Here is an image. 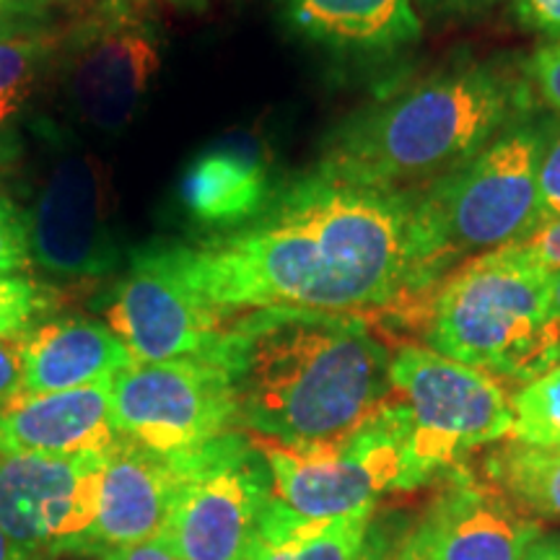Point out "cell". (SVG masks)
<instances>
[{
	"label": "cell",
	"mask_w": 560,
	"mask_h": 560,
	"mask_svg": "<svg viewBox=\"0 0 560 560\" xmlns=\"http://www.w3.org/2000/svg\"><path fill=\"white\" fill-rule=\"evenodd\" d=\"M514 441L537 446H560V363L524 382L511 395Z\"/></svg>",
	"instance_id": "603a6c76"
},
{
	"label": "cell",
	"mask_w": 560,
	"mask_h": 560,
	"mask_svg": "<svg viewBox=\"0 0 560 560\" xmlns=\"http://www.w3.org/2000/svg\"><path fill=\"white\" fill-rule=\"evenodd\" d=\"M392 560H429V558H425L423 552H420L416 540H412V537H408V540L402 542V548L397 550V556L392 558Z\"/></svg>",
	"instance_id": "8d00e7d4"
},
{
	"label": "cell",
	"mask_w": 560,
	"mask_h": 560,
	"mask_svg": "<svg viewBox=\"0 0 560 560\" xmlns=\"http://www.w3.org/2000/svg\"><path fill=\"white\" fill-rule=\"evenodd\" d=\"M179 482L177 454L166 457L117 439L104 457L96 520L83 535L62 545L60 552L104 558L130 545L159 540L170 522Z\"/></svg>",
	"instance_id": "9a60e30c"
},
{
	"label": "cell",
	"mask_w": 560,
	"mask_h": 560,
	"mask_svg": "<svg viewBox=\"0 0 560 560\" xmlns=\"http://www.w3.org/2000/svg\"><path fill=\"white\" fill-rule=\"evenodd\" d=\"M32 265L30 213L0 195V276H19Z\"/></svg>",
	"instance_id": "d4e9b609"
},
{
	"label": "cell",
	"mask_w": 560,
	"mask_h": 560,
	"mask_svg": "<svg viewBox=\"0 0 560 560\" xmlns=\"http://www.w3.org/2000/svg\"><path fill=\"white\" fill-rule=\"evenodd\" d=\"M215 363L229 374L240 431L280 444L346 436L392 395L389 348L359 314L242 312Z\"/></svg>",
	"instance_id": "7a4b0ae2"
},
{
	"label": "cell",
	"mask_w": 560,
	"mask_h": 560,
	"mask_svg": "<svg viewBox=\"0 0 560 560\" xmlns=\"http://www.w3.org/2000/svg\"><path fill=\"white\" fill-rule=\"evenodd\" d=\"M0 560H34V558L30 556V552L16 548V545L9 540V535L0 529Z\"/></svg>",
	"instance_id": "d590c367"
},
{
	"label": "cell",
	"mask_w": 560,
	"mask_h": 560,
	"mask_svg": "<svg viewBox=\"0 0 560 560\" xmlns=\"http://www.w3.org/2000/svg\"><path fill=\"white\" fill-rule=\"evenodd\" d=\"M429 9L439 13H454V16H465V13H482L493 9L499 0H420Z\"/></svg>",
	"instance_id": "d6a6232c"
},
{
	"label": "cell",
	"mask_w": 560,
	"mask_h": 560,
	"mask_svg": "<svg viewBox=\"0 0 560 560\" xmlns=\"http://www.w3.org/2000/svg\"><path fill=\"white\" fill-rule=\"evenodd\" d=\"M21 392L50 395L112 382L132 363L130 350L107 325L62 317L32 327L19 338Z\"/></svg>",
	"instance_id": "ac0fdd59"
},
{
	"label": "cell",
	"mask_w": 560,
	"mask_h": 560,
	"mask_svg": "<svg viewBox=\"0 0 560 560\" xmlns=\"http://www.w3.org/2000/svg\"><path fill=\"white\" fill-rule=\"evenodd\" d=\"M529 86L535 91V100L552 109L560 117V39L542 42L535 52L524 60Z\"/></svg>",
	"instance_id": "83f0119b"
},
{
	"label": "cell",
	"mask_w": 560,
	"mask_h": 560,
	"mask_svg": "<svg viewBox=\"0 0 560 560\" xmlns=\"http://www.w3.org/2000/svg\"><path fill=\"white\" fill-rule=\"evenodd\" d=\"M550 117L529 112L486 149L410 195V270L402 312L475 257L529 240L537 231L540 159Z\"/></svg>",
	"instance_id": "277c9868"
},
{
	"label": "cell",
	"mask_w": 560,
	"mask_h": 560,
	"mask_svg": "<svg viewBox=\"0 0 560 560\" xmlns=\"http://www.w3.org/2000/svg\"><path fill=\"white\" fill-rule=\"evenodd\" d=\"M276 192L265 159L244 145H215L195 156L182 174L179 200L200 226L240 229Z\"/></svg>",
	"instance_id": "d6986e66"
},
{
	"label": "cell",
	"mask_w": 560,
	"mask_h": 560,
	"mask_svg": "<svg viewBox=\"0 0 560 560\" xmlns=\"http://www.w3.org/2000/svg\"><path fill=\"white\" fill-rule=\"evenodd\" d=\"M369 522L371 514L310 520L272 499L247 560H361Z\"/></svg>",
	"instance_id": "ffe728a7"
},
{
	"label": "cell",
	"mask_w": 560,
	"mask_h": 560,
	"mask_svg": "<svg viewBox=\"0 0 560 560\" xmlns=\"http://www.w3.org/2000/svg\"><path fill=\"white\" fill-rule=\"evenodd\" d=\"M482 478L503 490L527 516L560 522V446L499 441L482 459Z\"/></svg>",
	"instance_id": "44dd1931"
},
{
	"label": "cell",
	"mask_w": 560,
	"mask_h": 560,
	"mask_svg": "<svg viewBox=\"0 0 560 560\" xmlns=\"http://www.w3.org/2000/svg\"><path fill=\"white\" fill-rule=\"evenodd\" d=\"M195 296L236 317L252 310L402 312L410 195L330 164L276 187L255 219L200 244H153Z\"/></svg>",
	"instance_id": "6da1fadb"
},
{
	"label": "cell",
	"mask_w": 560,
	"mask_h": 560,
	"mask_svg": "<svg viewBox=\"0 0 560 560\" xmlns=\"http://www.w3.org/2000/svg\"><path fill=\"white\" fill-rule=\"evenodd\" d=\"M112 382L91 387L21 395L0 402V452L39 457H89L117 444Z\"/></svg>",
	"instance_id": "2e32d148"
},
{
	"label": "cell",
	"mask_w": 560,
	"mask_h": 560,
	"mask_svg": "<svg viewBox=\"0 0 560 560\" xmlns=\"http://www.w3.org/2000/svg\"><path fill=\"white\" fill-rule=\"evenodd\" d=\"M104 317L136 363L215 361L231 322L195 296L153 247L132 252L130 268L104 299Z\"/></svg>",
	"instance_id": "7c38bea8"
},
{
	"label": "cell",
	"mask_w": 560,
	"mask_h": 560,
	"mask_svg": "<svg viewBox=\"0 0 560 560\" xmlns=\"http://www.w3.org/2000/svg\"><path fill=\"white\" fill-rule=\"evenodd\" d=\"M58 34H0V136L30 107L39 79L52 68Z\"/></svg>",
	"instance_id": "7402d4cb"
},
{
	"label": "cell",
	"mask_w": 560,
	"mask_h": 560,
	"mask_svg": "<svg viewBox=\"0 0 560 560\" xmlns=\"http://www.w3.org/2000/svg\"><path fill=\"white\" fill-rule=\"evenodd\" d=\"M299 39L353 58H384L416 45L423 21L412 0H280Z\"/></svg>",
	"instance_id": "e0dca14e"
},
{
	"label": "cell",
	"mask_w": 560,
	"mask_h": 560,
	"mask_svg": "<svg viewBox=\"0 0 560 560\" xmlns=\"http://www.w3.org/2000/svg\"><path fill=\"white\" fill-rule=\"evenodd\" d=\"M104 457L0 452V529L34 560L60 556L96 520Z\"/></svg>",
	"instance_id": "4fadbf2b"
},
{
	"label": "cell",
	"mask_w": 560,
	"mask_h": 560,
	"mask_svg": "<svg viewBox=\"0 0 560 560\" xmlns=\"http://www.w3.org/2000/svg\"><path fill=\"white\" fill-rule=\"evenodd\" d=\"M60 89L70 112L100 132H122L161 70V34L140 0H102L58 32Z\"/></svg>",
	"instance_id": "ba28073f"
},
{
	"label": "cell",
	"mask_w": 560,
	"mask_h": 560,
	"mask_svg": "<svg viewBox=\"0 0 560 560\" xmlns=\"http://www.w3.org/2000/svg\"><path fill=\"white\" fill-rule=\"evenodd\" d=\"M550 276L495 257L454 270L420 310L425 348L490 376L529 382L556 366L548 332Z\"/></svg>",
	"instance_id": "5b68a950"
},
{
	"label": "cell",
	"mask_w": 560,
	"mask_h": 560,
	"mask_svg": "<svg viewBox=\"0 0 560 560\" xmlns=\"http://www.w3.org/2000/svg\"><path fill=\"white\" fill-rule=\"evenodd\" d=\"M361 560H387V550H384V545L380 540H366V550H363Z\"/></svg>",
	"instance_id": "74e56055"
},
{
	"label": "cell",
	"mask_w": 560,
	"mask_h": 560,
	"mask_svg": "<svg viewBox=\"0 0 560 560\" xmlns=\"http://www.w3.org/2000/svg\"><path fill=\"white\" fill-rule=\"evenodd\" d=\"M408 412L395 397L355 431L317 444H280L257 439L268 462L272 493L293 514L310 520H342L374 514L384 493H402L408 486Z\"/></svg>",
	"instance_id": "52a82bcc"
},
{
	"label": "cell",
	"mask_w": 560,
	"mask_h": 560,
	"mask_svg": "<svg viewBox=\"0 0 560 560\" xmlns=\"http://www.w3.org/2000/svg\"><path fill=\"white\" fill-rule=\"evenodd\" d=\"M410 537L429 560H522L540 537V522L488 478L457 465Z\"/></svg>",
	"instance_id": "5bb4252c"
},
{
	"label": "cell",
	"mask_w": 560,
	"mask_h": 560,
	"mask_svg": "<svg viewBox=\"0 0 560 560\" xmlns=\"http://www.w3.org/2000/svg\"><path fill=\"white\" fill-rule=\"evenodd\" d=\"M177 457L182 482L161 537L177 560H247L276 499L255 441L231 431Z\"/></svg>",
	"instance_id": "9c48e42d"
},
{
	"label": "cell",
	"mask_w": 560,
	"mask_h": 560,
	"mask_svg": "<svg viewBox=\"0 0 560 560\" xmlns=\"http://www.w3.org/2000/svg\"><path fill=\"white\" fill-rule=\"evenodd\" d=\"M522 560H560V535L537 537L524 552Z\"/></svg>",
	"instance_id": "e575fe53"
},
{
	"label": "cell",
	"mask_w": 560,
	"mask_h": 560,
	"mask_svg": "<svg viewBox=\"0 0 560 560\" xmlns=\"http://www.w3.org/2000/svg\"><path fill=\"white\" fill-rule=\"evenodd\" d=\"M52 310V293L26 276H0V340H16Z\"/></svg>",
	"instance_id": "cb8c5ba5"
},
{
	"label": "cell",
	"mask_w": 560,
	"mask_h": 560,
	"mask_svg": "<svg viewBox=\"0 0 560 560\" xmlns=\"http://www.w3.org/2000/svg\"><path fill=\"white\" fill-rule=\"evenodd\" d=\"M540 202H537V231L560 219V117H550V130L545 138L540 159Z\"/></svg>",
	"instance_id": "4316f807"
},
{
	"label": "cell",
	"mask_w": 560,
	"mask_h": 560,
	"mask_svg": "<svg viewBox=\"0 0 560 560\" xmlns=\"http://www.w3.org/2000/svg\"><path fill=\"white\" fill-rule=\"evenodd\" d=\"M21 395V353L19 338L0 340V402Z\"/></svg>",
	"instance_id": "4dcf8cb0"
},
{
	"label": "cell",
	"mask_w": 560,
	"mask_h": 560,
	"mask_svg": "<svg viewBox=\"0 0 560 560\" xmlns=\"http://www.w3.org/2000/svg\"><path fill=\"white\" fill-rule=\"evenodd\" d=\"M529 112L535 91L524 60H459L348 115L327 138L322 164L412 192L457 170Z\"/></svg>",
	"instance_id": "3957f363"
},
{
	"label": "cell",
	"mask_w": 560,
	"mask_h": 560,
	"mask_svg": "<svg viewBox=\"0 0 560 560\" xmlns=\"http://www.w3.org/2000/svg\"><path fill=\"white\" fill-rule=\"evenodd\" d=\"M488 255L506 265H516V268L540 270L552 276V272L560 270V219L550 226L535 231L529 240L488 252Z\"/></svg>",
	"instance_id": "484cf974"
},
{
	"label": "cell",
	"mask_w": 560,
	"mask_h": 560,
	"mask_svg": "<svg viewBox=\"0 0 560 560\" xmlns=\"http://www.w3.org/2000/svg\"><path fill=\"white\" fill-rule=\"evenodd\" d=\"M50 30V0H0V34Z\"/></svg>",
	"instance_id": "f1b7e54d"
},
{
	"label": "cell",
	"mask_w": 560,
	"mask_h": 560,
	"mask_svg": "<svg viewBox=\"0 0 560 560\" xmlns=\"http://www.w3.org/2000/svg\"><path fill=\"white\" fill-rule=\"evenodd\" d=\"M511 13L516 24L545 42L560 39V0H511Z\"/></svg>",
	"instance_id": "f546056e"
},
{
	"label": "cell",
	"mask_w": 560,
	"mask_h": 560,
	"mask_svg": "<svg viewBox=\"0 0 560 560\" xmlns=\"http://www.w3.org/2000/svg\"><path fill=\"white\" fill-rule=\"evenodd\" d=\"M102 560H177V556H174L164 537H159V540L130 545V548L107 552Z\"/></svg>",
	"instance_id": "1f68e13d"
},
{
	"label": "cell",
	"mask_w": 560,
	"mask_h": 560,
	"mask_svg": "<svg viewBox=\"0 0 560 560\" xmlns=\"http://www.w3.org/2000/svg\"><path fill=\"white\" fill-rule=\"evenodd\" d=\"M170 3L179 5V9H202V5H206V0H170Z\"/></svg>",
	"instance_id": "f35d334b"
},
{
	"label": "cell",
	"mask_w": 560,
	"mask_h": 560,
	"mask_svg": "<svg viewBox=\"0 0 560 560\" xmlns=\"http://www.w3.org/2000/svg\"><path fill=\"white\" fill-rule=\"evenodd\" d=\"M548 332L560 361V270L550 276V310H548Z\"/></svg>",
	"instance_id": "836d02e7"
},
{
	"label": "cell",
	"mask_w": 560,
	"mask_h": 560,
	"mask_svg": "<svg viewBox=\"0 0 560 560\" xmlns=\"http://www.w3.org/2000/svg\"><path fill=\"white\" fill-rule=\"evenodd\" d=\"M109 392L117 436L166 457L240 431L229 374L215 361H132Z\"/></svg>",
	"instance_id": "30bf717a"
},
{
	"label": "cell",
	"mask_w": 560,
	"mask_h": 560,
	"mask_svg": "<svg viewBox=\"0 0 560 560\" xmlns=\"http://www.w3.org/2000/svg\"><path fill=\"white\" fill-rule=\"evenodd\" d=\"M392 397L408 412V486L418 490L462 465L465 454L511 436V397L488 371L425 346H402L389 363Z\"/></svg>",
	"instance_id": "8992f818"
},
{
	"label": "cell",
	"mask_w": 560,
	"mask_h": 560,
	"mask_svg": "<svg viewBox=\"0 0 560 560\" xmlns=\"http://www.w3.org/2000/svg\"><path fill=\"white\" fill-rule=\"evenodd\" d=\"M32 260L55 278L94 280L122 262L107 166L81 145H60L30 210Z\"/></svg>",
	"instance_id": "8fae6325"
}]
</instances>
